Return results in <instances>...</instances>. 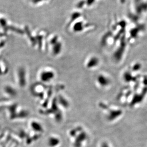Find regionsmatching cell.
<instances>
[{
	"label": "cell",
	"instance_id": "cell-15",
	"mask_svg": "<svg viewBox=\"0 0 147 147\" xmlns=\"http://www.w3.org/2000/svg\"><path fill=\"white\" fill-rule=\"evenodd\" d=\"M47 1V0H34V3L35 4H37V3L43 2L44 1Z\"/></svg>",
	"mask_w": 147,
	"mask_h": 147
},
{
	"label": "cell",
	"instance_id": "cell-13",
	"mask_svg": "<svg viewBox=\"0 0 147 147\" xmlns=\"http://www.w3.org/2000/svg\"><path fill=\"white\" fill-rule=\"evenodd\" d=\"M95 1L96 0H85L86 4L87 6L90 7L95 4Z\"/></svg>",
	"mask_w": 147,
	"mask_h": 147
},
{
	"label": "cell",
	"instance_id": "cell-10",
	"mask_svg": "<svg viewBox=\"0 0 147 147\" xmlns=\"http://www.w3.org/2000/svg\"><path fill=\"white\" fill-rule=\"evenodd\" d=\"M49 143L50 146H55L59 143V140L56 138H51L49 139Z\"/></svg>",
	"mask_w": 147,
	"mask_h": 147
},
{
	"label": "cell",
	"instance_id": "cell-3",
	"mask_svg": "<svg viewBox=\"0 0 147 147\" xmlns=\"http://www.w3.org/2000/svg\"><path fill=\"white\" fill-rule=\"evenodd\" d=\"M85 24L82 21L76 22L73 26V31L75 33H80L85 29Z\"/></svg>",
	"mask_w": 147,
	"mask_h": 147
},
{
	"label": "cell",
	"instance_id": "cell-9",
	"mask_svg": "<svg viewBox=\"0 0 147 147\" xmlns=\"http://www.w3.org/2000/svg\"><path fill=\"white\" fill-rule=\"evenodd\" d=\"M81 15V13L79 12H75V13H72L71 16V18L70 20L69 24L71 23H72L76 19H78V18Z\"/></svg>",
	"mask_w": 147,
	"mask_h": 147
},
{
	"label": "cell",
	"instance_id": "cell-8",
	"mask_svg": "<svg viewBox=\"0 0 147 147\" xmlns=\"http://www.w3.org/2000/svg\"><path fill=\"white\" fill-rule=\"evenodd\" d=\"M31 126L32 127L33 129L36 131H41L43 130V128L42 126L40 124V123L34 121L32 123H31Z\"/></svg>",
	"mask_w": 147,
	"mask_h": 147
},
{
	"label": "cell",
	"instance_id": "cell-14",
	"mask_svg": "<svg viewBox=\"0 0 147 147\" xmlns=\"http://www.w3.org/2000/svg\"><path fill=\"white\" fill-rule=\"evenodd\" d=\"M58 36H55L52 39L50 40V44H51L52 45L55 44V43H56L57 42H58Z\"/></svg>",
	"mask_w": 147,
	"mask_h": 147
},
{
	"label": "cell",
	"instance_id": "cell-7",
	"mask_svg": "<svg viewBox=\"0 0 147 147\" xmlns=\"http://www.w3.org/2000/svg\"><path fill=\"white\" fill-rule=\"evenodd\" d=\"M62 48V44L58 41L53 45V53L54 55H57L60 53Z\"/></svg>",
	"mask_w": 147,
	"mask_h": 147
},
{
	"label": "cell",
	"instance_id": "cell-11",
	"mask_svg": "<svg viewBox=\"0 0 147 147\" xmlns=\"http://www.w3.org/2000/svg\"><path fill=\"white\" fill-rule=\"evenodd\" d=\"M85 5H86L85 0H81V1H80L78 3H77L76 6L78 9H81V8H82L83 7L85 6Z\"/></svg>",
	"mask_w": 147,
	"mask_h": 147
},
{
	"label": "cell",
	"instance_id": "cell-6",
	"mask_svg": "<svg viewBox=\"0 0 147 147\" xmlns=\"http://www.w3.org/2000/svg\"><path fill=\"white\" fill-rule=\"evenodd\" d=\"M23 69H20L19 72V79L21 86L23 87L26 84V73Z\"/></svg>",
	"mask_w": 147,
	"mask_h": 147
},
{
	"label": "cell",
	"instance_id": "cell-4",
	"mask_svg": "<svg viewBox=\"0 0 147 147\" xmlns=\"http://www.w3.org/2000/svg\"><path fill=\"white\" fill-rule=\"evenodd\" d=\"M99 63V59L95 56H93L91 57L89 59V60L88 61L87 65V67L88 68H93L97 66Z\"/></svg>",
	"mask_w": 147,
	"mask_h": 147
},
{
	"label": "cell",
	"instance_id": "cell-5",
	"mask_svg": "<svg viewBox=\"0 0 147 147\" xmlns=\"http://www.w3.org/2000/svg\"><path fill=\"white\" fill-rule=\"evenodd\" d=\"M122 114V111L120 110H113L110 111L108 115V119L110 120H112L113 119L117 118L119 117Z\"/></svg>",
	"mask_w": 147,
	"mask_h": 147
},
{
	"label": "cell",
	"instance_id": "cell-12",
	"mask_svg": "<svg viewBox=\"0 0 147 147\" xmlns=\"http://www.w3.org/2000/svg\"><path fill=\"white\" fill-rule=\"evenodd\" d=\"M59 102L61 104H62V105H63L65 107H67L68 106V102L66 101V100H65V99H64L63 97L61 96L59 99Z\"/></svg>",
	"mask_w": 147,
	"mask_h": 147
},
{
	"label": "cell",
	"instance_id": "cell-1",
	"mask_svg": "<svg viewBox=\"0 0 147 147\" xmlns=\"http://www.w3.org/2000/svg\"><path fill=\"white\" fill-rule=\"evenodd\" d=\"M55 77V74L51 71H45L43 72L40 76L41 79L44 82H49L53 79Z\"/></svg>",
	"mask_w": 147,
	"mask_h": 147
},
{
	"label": "cell",
	"instance_id": "cell-2",
	"mask_svg": "<svg viewBox=\"0 0 147 147\" xmlns=\"http://www.w3.org/2000/svg\"><path fill=\"white\" fill-rule=\"evenodd\" d=\"M97 82L101 87H107L110 83V80L103 75H100L97 77Z\"/></svg>",
	"mask_w": 147,
	"mask_h": 147
}]
</instances>
